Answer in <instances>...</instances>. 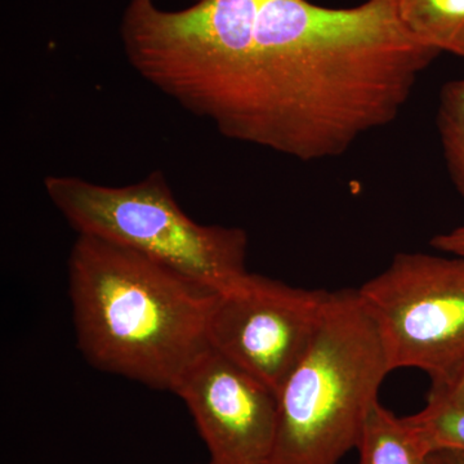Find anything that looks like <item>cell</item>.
<instances>
[{"label":"cell","instance_id":"1","mask_svg":"<svg viewBox=\"0 0 464 464\" xmlns=\"http://www.w3.org/2000/svg\"><path fill=\"white\" fill-rule=\"evenodd\" d=\"M439 54L406 32L392 0H259L248 45L177 103L226 139L323 160L392 123Z\"/></svg>","mask_w":464,"mask_h":464},{"label":"cell","instance_id":"2","mask_svg":"<svg viewBox=\"0 0 464 464\" xmlns=\"http://www.w3.org/2000/svg\"><path fill=\"white\" fill-rule=\"evenodd\" d=\"M67 283L76 344L100 371L173 393L209 346L218 293L133 250L78 235Z\"/></svg>","mask_w":464,"mask_h":464},{"label":"cell","instance_id":"3","mask_svg":"<svg viewBox=\"0 0 464 464\" xmlns=\"http://www.w3.org/2000/svg\"><path fill=\"white\" fill-rule=\"evenodd\" d=\"M389 359L357 289L332 292L304 355L277 392L267 464H338L357 448Z\"/></svg>","mask_w":464,"mask_h":464},{"label":"cell","instance_id":"4","mask_svg":"<svg viewBox=\"0 0 464 464\" xmlns=\"http://www.w3.org/2000/svg\"><path fill=\"white\" fill-rule=\"evenodd\" d=\"M44 188L76 234L133 250L218 295L248 273L246 232L195 222L177 203L161 170L125 186L47 176Z\"/></svg>","mask_w":464,"mask_h":464},{"label":"cell","instance_id":"5","mask_svg":"<svg viewBox=\"0 0 464 464\" xmlns=\"http://www.w3.org/2000/svg\"><path fill=\"white\" fill-rule=\"evenodd\" d=\"M391 371L420 369L432 383L464 360V257L400 253L357 289Z\"/></svg>","mask_w":464,"mask_h":464},{"label":"cell","instance_id":"6","mask_svg":"<svg viewBox=\"0 0 464 464\" xmlns=\"http://www.w3.org/2000/svg\"><path fill=\"white\" fill-rule=\"evenodd\" d=\"M331 295L248 271L217 295L208 343L277 395L315 337Z\"/></svg>","mask_w":464,"mask_h":464},{"label":"cell","instance_id":"7","mask_svg":"<svg viewBox=\"0 0 464 464\" xmlns=\"http://www.w3.org/2000/svg\"><path fill=\"white\" fill-rule=\"evenodd\" d=\"M174 395L188 406L213 464H267L277 423L273 390L208 346L179 378Z\"/></svg>","mask_w":464,"mask_h":464},{"label":"cell","instance_id":"8","mask_svg":"<svg viewBox=\"0 0 464 464\" xmlns=\"http://www.w3.org/2000/svg\"><path fill=\"white\" fill-rule=\"evenodd\" d=\"M359 464H430L432 453L408 418L375 404L360 436Z\"/></svg>","mask_w":464,"mask_h":464},{"label":"cell","instance_id":"9","mask_svg":"<svg viewBox=\"0 0 464 464\" xmlns=\"http://www.w3.org/2000/svg\"><path fill=\"white\" fill-rule=\"evenodd\" d=\"M396 16L418 42L464 58V0H392Z\"/></svg>","mask_w":464,"mask_h":464},{"label":"cell","instance_id":"10","mask_svg":"<svg viewBox=\"0 0 464 464\" xmlns=\"http://www.w3.org/2000/svg\"><path fill=\"white\" fill-rule=\"evenodd\" d=\"M438 128L449 174L464 199V78L440 92Z\"/></svg>","mask_w":464,"mask_h":464},{"label":"cell","instance_id":"11","mask_svg":"<svg viewBox=\"0 0 464 464\" xmlns=\"http://www.w3.org/2000/svg\"><path fill=\"white\" fill-rule=\"evenodd\" d=\"M406 418L432 454L442 450L464 454V406L427 399L422 411Z\"/></svg>","mask_w":464,"mask_h":464},{"label":"cell","instance_id":"12","mask_svg":"<svg viewBox=\"0 0 464 464\" xmlns=\"http://www.w3.org/2000/svg\"><path fill=\"white\" fill-rule=\"evenodd\" d=\"M429 399L464 406V360L447 378L431 384Z\"/></svg>","mask_w":464,"mask_h":464},{"label":"cell","instance_id":"13","mask_svg":"<svg viewBox=\"0 0 464 464\" xmlns=\"http://www.w3.org/2000/svg\"><path fill=\"white\" fill-rule=\"evenodd\" d=\"M433 248L451 256L464 257V226L454 228L447 234L436 235L431 241Z\"/></svg>","mask_w":464,"mask_h":464},{"label":"cell","instance_id":"14","mask_svg":"<svg viewBox=\"0 0 464 464\" xmlns=\"http://www.w3.org/2000/svg\"><path fill=\"white\" fill-rule=\"evenodd\" d=\"M207 464H213V463L208 462Z\"/></svg>","mask_w":464,"mask_h":464}]
</instances>
